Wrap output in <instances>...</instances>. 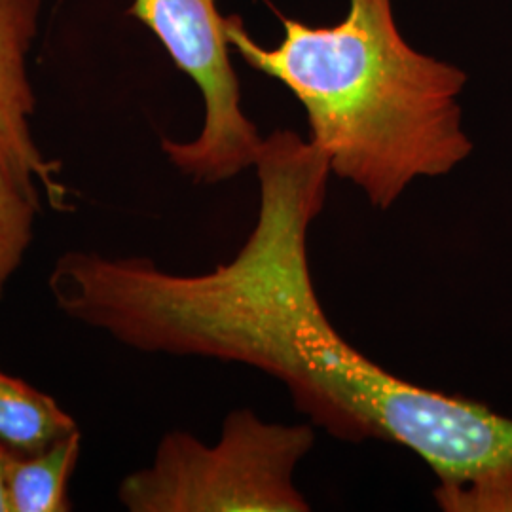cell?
Returning a JSON list of instances; mask_svg holds the SVG:
<instances>
[{
  "mask_svg": "<svg viewBox=\"0 0 512 512\" xmlns=\"http://www.w3.org/2000/svg\"><path fill=\"white\" fill-rule=\"evenodd\" d=\"M315 444L311 425H283L253 410L230 412L215 444L169 431L152 463L126 476L118 501L129 512H306L294 475Z\"/></svg>",
  "mask_w": 512,
  "mask_h": 512,
  "instance_id": "obj_3",
  "label": "cell"
},
{
  "mask_svg": "<svg viewBox=\"0 0 512 512\" xmlns=\"http://www.w3.org/2000/svg\"><path fill=\"white\" fill-rule=\"evenodd\" d=\"M82 450V433L55 440L52 446L31 456L8 452L2 467L8 512H69V482Z\"/></svg>",
  "mask_w": 512,
  "mask_h": 512,
  "instance_id": "obj_6",
  "label": "cell"
},
{
  "mask_svg": "<svg viewBox=\"0 0 512 512\" xmlns=\"http://www.w3.org/2000/svg\"><path fill=\"white\" fill-rule=\"evenodd\" d=\"M255 171V226L232 260L179 275L143 256L73 249L48 275L55 308L126 348L270 374L334 439L385 440L416 454L439 480L440 509L512 512V418L391 374L323 308L308 236L327 202L325 154L279 129L264 137Z\"/></svg>",
  "mask_w": 512,
  "mask_h": 512,
  "instance_id": "obj_1",
  "label": "cell"
},
{
  "mask_svg": "<svg viewBox=\"0 0 512 512\" xmlns=\"http://www.w3.org/2000/svg\"><path fill=\"white\" fill-rule=\"evenodd\" d=\"M78 429L52 395L0 368V446L31 456Z\"/></svg>",
  "mask_w": 512,
  "mask_h": 512,
  "instance_id": "obj_7",
  "label": "cell"
},
{
  "mask_svg": "<svg viewBox=\"0 0 512 512\" xmlns=\"http://www.w3.org/2000/svg\"><path fill=\"white\" fill-rule=\"evenodd\" d=\"M6 456H8V450L4 446H0V512H8L6 495H4V480H2V467H4Z\"/></svg>",
  "mask_w": 512,
  "mask_h": 512,
  "instance_id": "obj_9",
  "label": "cell"
},
{
  "mask_svg": "<svg viewBox=\"0 0 512 512\" xmlns=\"http://www.w3.org/2000/svg\"><path fill=\"white\" fill-rule=\"evenodd\" d=\"M171 61L202 93L203 126L190 141L164 139L162 150L192 183H224L255 167L264 137L241 105V88L219 0H133Z\"/></svg>",
  "mask_w": 512,
  "mask_h": 512,
  "instance_id": "obj_4",
  "label": "cell"
},
{
  "mask_svg": "<svg viewBox=\"0 0 512 512\" xmlns=\"http://www.w3.org/2000/svg\"><path fill=\"white\" fill-rule=\"evenodd\" d=\"M42 0H0V143L40 186L54 209L65 211L67 188L59 165L44 156L33 133L37 97L29 76V54L38 33Z\"/></svg>",
  "mask_w": 512,
  "mask_h": 512,
  "instance_id": "obj_5",
  "label": "cell"
},
{
  "mask_svg": "<svg viewBox=\"0 0 512 512\" xmlns=\"http://www.w3.org/2000/svg\"><path fill=\"white\" fill-rule=\"evenodd\" d=\"M37 179L0 143V298L27 255L42 209Z\"/></svg>",
  "mask_w": 512,
  "mask_h": 512,
  "instance_id": "obj_8",
  "label": "cell"
},
{
  "mask_svg": "<svg viewBox=\"0 0 512 512\" xmlns=\"http://www.w3.org/2000/svg\"><path fill=\"white\" fill-rule=\"evenodd\" d=\"M226 33L247 65L293 93L330 173L376 209L393 207L418 179L452 173L473 152L459 105L467 74L408 44L393 0H349L336 25L283 19L272 48L239 16L226 18Z\"/></svg>",
  "mask_w": 512,
  "mask_h": 512,
  "instance_id": "obj_2",
  "label": "cell"
}]
</instances>
